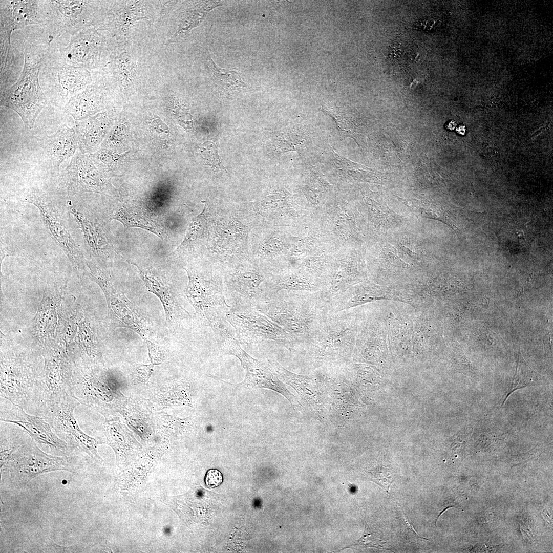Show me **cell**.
Returning a JSON list of instances; mask_svg holds the SVG:
<instances>
[{
    "label": "cell",
    "instance_id": "cell-4",
    "mask_svg": "<svg viewBox=\"0 0 553 553\" xmlns=\"http://www.w3.org/2000/svg\"><path fill=\"white\" fill-rule=\"evenodd\" d=\"M89 276L102 289L108 305L106 320L116 327L127 328L139 334L146 342L150 340V329L146 317L113 282L108 275L92 262L86 261Z\"/></svg>",
    "mask_w": 553,
    "mask_h": 553
},
{
    "label": "cell",
    "instance_id": "cell-32",
    "mask_svg": "<svg viewBox=\"0 0 553 553\" xmlns=\"http://www.w3.org/2000/svg\"><path fill=\"white\" fill-rule=\"evenodd\" d=\"M361 545L380 549L390 550L391 546L384 541L378 533L367 525L363 536L353 545Z\"/></svg>",
    "mask_w": 553,
    "mask_h": 553
},
{
    "label": "cell",
    "instance_id": "cell-36",
    "mask_svg": "<svg viewBox=\"0 0 553 553\" xmlns=\"http://www.w3.org/2000/svg\"><path fill=\"white\" fill-rule=\"evenodd\" d=\"M223 481L221 472L216 469H211L207 472L205 481L209 488H214L220 485Z\"/></svg>",
    "mask_w": 553,
    "mask_h": 553
},
{
    "label": "cell",
    "instance_id": "cell-13",
    "mask_svg": "<svg viewBox=\"0 0 553 553\" xmlns=\"http://www.w3.org/2000/svg\"><path fill=\"white\" fill-rule=\"evenodd\" d=\"M132 264L137 268L149 291L160 300L165 312L166 326L171 331L176 332L183 320L192 317L190 313L181 304L176 290L161 273L134 263Z\"/></svg>",
    "mask_w": 553,
    "mask_h": 553
},
{
    "label": "cell",
    "instance_id": "cell-7",
    "mask_svg": "<svg viewBox=\"0 0 553 553\" xmlns=\"http://www.w3.org/2000/svg\"><path fill=\"white\" fill-rule=\"evenodd\" d=\"M239 343L247 345L273 341L287 343L290 335L263 313L252 307H231L226 314Z\"/></svg>",
    "mask_w": 553,
    "mask_h": 553
},
{
    "label": "cell",
    "instance_id": "cell-17",
    "mask_svg": "<svg viewBox=\"0 0 553 553\" xmlns=\"http://www.w3.org/2000/svg\"><path fill=\"white\" fill-rule=\"evenodd\" d=\"M70 210L81 230L88 252L99 259L112 253L113 247L96 219L79 205L70 204Z\"/></svg>",
    "mask_w": 553,
    "mask_h": 553
},
{
    "label": "cell",
    "instance_id": "cell-15",
    "mask_svg": "<svg viewBox=\"0 0 553 553\" xmlns=\"http://www.w3.org/2000/svg\"><path fill=\"white\" fill-rule=\"evenodd\" d=\"M264 280L256 269L240 268L227 274L231 307H256L265 298L260 286Z\"/></svg>",
    "mask_w": 553,
    "mask_h": 553
},
{
    "label": "cell",
    "instance_id": "cell-25",
    "mask_svg": "<svg viewBox=\"0 0 553 553\" xmlns=\"http://www.w3.org/2000/svg\"><path fill=\"white\" fill-rule=\"evenodd\" d=\"M222 5L221 2H200L193 8L188 9L184 14L175 38L183 37L192 28L201 23L208 12Z\"/></svg>",
    "mask_w": 553,
    "mask_h": 553
},
{
    "label": "cell",
    "instance_id": "cell-12",
    "mask_svg": "<svg viewBox=\"0 0 553 553\" xmlns=\"http://www.w3.org/2000/svg\"><path fill=\"white\" fill-rule=\"evenodd\" d=\"M105 50L103 37L89 27L71 35L68 46L55 53L70 65L89 69L102 65Z\"/></svg>",
    "mask_w": 553,
    "mask_h": 553
},
{
    "label": "cell",
    "instance_id": "cell-37",
    "mask_svg": "<svg viewBox=\"0 0 553 553\" xmlns=\"http://www.w3.org/2000/svg\"><path fill=\"white\" fill-rule=\"evenodd\" d=\"M283 242L277 238H270L263 244L264 250L267 253H275L282 250Z\"/></svg>",
    "mask_w": 553,
    "mask_h": 553
},
{
    "label": "cell",
    "instance_id": "cell-24",
    "mask_svg": "<svg viewBox=\"0 0 553 553\" xmlns=\"http://www.w3.org/2000/svg\"><path fill=\"white\" fill-rule=\"evenodd\" d=\"M271 366L277 374L285 382L291 386L301 396L307 400L314 401L316 394L313 380L311 377L301 376L293 373L281 366L276 361H269Z\"/></svg>",
    "mask_w": 553,
    "mask_h": 553
},
{
    "label": "cell",
    "instance_id": "cell-1",
    "mask_svg": "<svg viewBox=\"0 0 553 553\" xmlns=\"http://www.w3.org/2000/svg\"><path fill=\"white\" fill-rule=\"evenodd\" d=\"M186 271L188 282L185 295L197 316L212 330L219 346L235 336V331L226 317L231 306L227 304L218 281L204 279L190 268Z\"/></svg>",
    "mask_w": 553,
    "mask_h": 553
},
{
    "label": "cell",
    "instance_id": "cell-18",
    "mask_svg": "<svg viewBox=\"0 0 553 553\" xmlns=\"http://www.w3.org/2000/svg\"><path fill=\"white\" fill-rule=\"evenodd\" d=\"M40 142L53 167L57 169L71 159L78 148L74 128L66 124L59 126L53 134L44 137Z\"/></svg>",
    "mask_w": 553,
    "mask_h": 553
},
{
    "label": "cell",
    "instance_id": "cell-28",
    "mask_svg": "<svg viewBox=\"0 0 553 553\" xmlns=\"http://www.w3.org/2000/svg\"><path fill=\"white\" fill-rule=\"evenodd\" d=\"M203 210L192 220L182 242L177 249L186 246L192 241L201 238L207 229V219L205 214L206 204Z\"/></svg>",
    "mask_w": 553,
    "mask_h": 553
},
{
    "label": "cell",
    "instance_id": "cell-39",
    "mask_svg": "<svg viewBox=\"0 0 553 553\" xmlns=\"http://www.w3.org/2000/svg\"><path fill=\"white\" fill-rule=\"evenodd\" d=\"M456 122L454 121H451L448 125V128L450 130H453L456 127Z\"/></svg>",
    "mask_w": 553,
    "mask_h": 553
},
{
    "label": "cell",
    "instance_id": "cell-33",
    "mask_svg": "<svg viewBox=\"0 0 553 553\" xmlns=\"http://www.w3.org/2000/svg\"><path fill=\"white\" fill-rule=\"evenodd\" d=\"M0 469L1 472L6 464L12 454L21 445L16 440H8L1 438Z\"/></svg>",
    "mask_w": 553,
    "mask_h": 553
},
{
    "label": "cell",
    "instance_id": "cell-2",
    "mask_svg": "<svg viewBox=\"0 0 553 553\" xmlns=\"http://www.w3.org/2000/svg\"><path fill=\"white\" fill-rule=\"evenodd\" d=\"M20 75L11 86L1 91V106L8 107L20 117L26 130L34 126L36 119L48 100L40 84L39 75L45 55H31L24 51Z\"/></svg>",
    "mask_w": 553,
    "mask_h": 553
},
{
    "label": "cell",
    "instance_id": "cell-8",
    "mask_svg": "<svg viewBox=\"0 0 553 553\" xmlns=\"http://www.w3.org/2000/svg\"><path fill=\"white\" fill-rule=\"evenodd\" d=\"M80 404L72 393H69L44 418L58 436L66 442L71 452L84 453L95 460L102 461L97 451L99 442L80 429L74 417V410Z\"/></svg>",
    "mask_w": 553,
    "mask_h": 553
},
{
    "label": "cell",
    "instance_id": "cell-3",
    "mask_svg": "<svg viewBox=\"0 0 553 553\" xmlns=\"http://www.w3.org/2000/svg\"><path fill=\"white\" fill-rule=\"evenodd\" d=\"M39 80L48 102L63 109L92 82L88 69L70 65L50 51L42 61Z\"/></svg>",
    "mask_w": 553,
    "mask_h": 553
},
{
    "label": "cell",
    "instance_id": "cell-21",
    "mask_svg": "<svg viewBox=\"0 0 553 553\" xmlns=\"http://www.w3.org/2000/svg\"><path fill=\"white\" fill-rule=\"evenodd\" d=\"M207 66L211 79L218 89L229 96L234 91L246 92L254 89L242 79L239 72L220 68L212 59L209 52L207 57Z\"/></svg>",
    "mask_w": 553,
    "mask_h": 553
},
{
    "label": "cell",
    "instance_id": "cell-35",
    "mask_svg": "<svg viewBox=\"0 0 553 553\" xmlns=\"http://www.w3.org/2000/svg\"><path fill=\"white\" fill-rule=\"evenodd\" d=\"M145 343L151 363L153 364H159L163 362L165 358V353L162 348L153 343L151 341Z\"/></svg>",
    "mask_w": 553,
    "mask_h": 553
},
{
    "label": "cell",
    "instance_id": "cell-27",
    "mask_svg": "<svg viewBox=\"0 0 553 553\" xmlns=\"http://www.w3.org/2000/svg\"><path fill=\"white\" fill-rule=\"evenodd\" d=\"M308 136L302 130L292 129L282 133L276 140V147L282 152L299 151L307 142Z\"/></svg>",
    "mask_w": 553,
    "mask_h": 553
},
{
    "label": "cell",
    "instance_id": "cell-38",
    "mask_svg": "<svg viewBox=\"0 0 553 553\" xmlns=\"http://www.w3.org/2000/svg\"><path fill=\"white\" fill-rule=\"evenodd\" d=\"M457 133L461 135H464L466 132L465 126L464 125H461L456 129Z\"/></svg>",
    "mask_w": 553,
    "mask_h": 553
},
{
    "label": "cell",
    "instance_id": "cell-29",
    "mask_svg": "<svg viewBox=\"0 0 553 553\" xmlns=\"http://www.w3.org/2000/svg\"><path fill=\"white\" fill-rule=\"evenodd\" d=\"M272 290L281 289L288 290H312L314 285L307 278L292 273L286 274L279 278L276 282Z\"/></svg>",
    "mask_w": 553,
    "mask_h": 553
},
{
    "label": "cell",
    "instance_id": "cell-31",
    "mask_svg": "<svg viewBox=\"0 0 553 553\" xmlns=\"http://www.w3.org/2000/svg\"><path fill=\"white\" fill-rule=\"evenodd\" d=\"M200 152L204 165L213 168L225 170L222 164L216 145L211 141L204 142L200 147Z\"/></svg>",
    "mask_w": 553,
    "mask_h": 553
},
{
    "label": "cell",
    "instance_id": "cell-19",
    "mask_svg": "<svg viewBox=\"0 0 553 553\" xmlns=\"http://www.w3.org/2000/svg\"><path fill=\"white\" fill-rule=\"evenodd\" d=\"M104 95L103 88L99 83H90L73 97L64 109L75 121L84 120L102 108Z\"/></svg>",
    "mask_w": 553,
    "mask_h": 553
},
{
    "label": "cell",
    "instance_id": "cell-10",
    "mask_svg": "<svg viewBox=\"0 0 553 553\" xmlns=\"http://www.w3.org/2000/svg\"><path fill=\"white\" fill-rule=\"evenodd\" d=\"M26 199L37 208L51 238L68 258L76 272L80 273L84 268L86 260L59 211L46 195L36 191H30Z\"/></svg>",
    "mask_w": 553,
    "mask_h": 553
},
{
    "label": "cell",
    "instance_id": "cell-20",
    "mask_svg": "<svg viewBox=\"0 0 553 553\" xmlns=\"http://www.w3.org/2000/svg\"><path fill=\"white\" fill-rule=\"evenodd\" d=\"M109 118L106 113L81 121H75L73 127L79 150L83 154L92 151L101 141Z\"/></svg>",
    "mask_w": 553,
    "mask_h": 553
},
{
    "label": "cell",
    "instance_id": "cell-14",
    "mask_svg": "<svg viewBox=\"0 0 553 553\" xmlns=\"http://www.w3.org/2000/svg\"><path fill=\"white\" fill-rule=\"evenodd\" d=\"M60 180L70 196L85 192L106 194L110 184L96 171L88 157L77 151L62 171Z\"/></svg>",
    "mask_w": 553,
    "mask_h": 553
},
{
    "label": "cell",
    "instance_id": "cell-9",
    "mask_svg": "<svg viewBox=\"0 0 553 553\" xmlns=\"http://www.w3.org/2000/svg\"><path fill=\"white\" fill-rule=\"evenodd\" d=\"M219 347L225 353L238 358L245 370V375L242 382L236 385L228 384L242 390L268 389L282 395L292 406L300 405L296 397L287 389L272 370L243 350L236 336L226 340Z\"/></svg>",
    "mask_w": 553,
    "mask_h": 553
},
{
    "label": "cell",
    "instance_id": "cell-34",
    "mask_svg": "<svg viewBox=\"0 0 553 553\" xmlns=\"http://www.w3.org/2000/svg\"><path fill=\"white\" fill-rule=\"evenodd\" d=\"M286 195L283 192H278L266 197L261 202V205L265 209L276 208L285 203Z\"/></svg>",
    "mask_w": 553,
    "mask_h": 553
},
{
    "label": "cell",
    "instance_id": "cell-26",
    "mask_svg": "<svg viewBox=\"0 0 553 553\" xmlns=\"http://www.w3.org/2000/svg\"><path fill=\"white\" fill-rule=\"evenodd\" d=\"M332 161L333 165L339 172L353 178L365 180L375 175L370 168L346 159L334 150H332Z\"/></svg>",
    "mask_w": 553,
    "mask_h": 553
},
{
    "label": "cell",
    "instance_id": "cell-23",
    "mask_svg": "<svg viewBox=\"0 0 553 553\" xmlns=\"http://www.w3.org/2000/svg\"><path fill=\"white\" fill-rule=\"evenodd\" d=\"M111 219L120 222L126 228L140 227L160 236L154 223L145 212L141 210L123 206H117L112 214Z\"/></svg>",
    "mask_w": 553,
    "mask_h": 553
},
{
    "label": "cell",
    "instance_id": "cell-6",
    "mask_svg": "<svg viewBox=\"0 0 553 553\" xmlns=\"http://www.w3.org/2000/svg\"><path fill=\"white\" fill-rule=\"evenodd\" d=\"M4 468L8 470L11 480L18 486L27 485L44 473L57 471L74 472L71 457L47 454L33 440L22 443L12 454Z\"/></svg>",
    "mask_w": 553,
    "mask_h": 553
},
{
    "label": "cell",
    "instance_id": "cell-22",
    "mask_svg": "<svg viewBox=\"0 0 553 553\" xmlns=\"http://www.w3.org/2000/svg\"><path fill=\"white\" fill-rule=\"evenodd\" d=\"M11 34L1 26V91L13 84L20 75L18 72L14 49L11 44Z\"/></svg>",
    "mask_w": 553,
    "mask_h": 553
},
{
    "label": "cell",
    "instance_id": "cell-16",
    "mask_svg": "<svg viewBox=\"0 0 553 553\" xmlns=\"http://www.w3.org/2000/svg\"><path fill=\"white\" fill-rule=\"evenodd\" d=\"M0 26L12 33L31 25L43 26L42 1L7 0L0 1Z\"/></svg>",
    "mask_w": 553,
    "mask_h": 553
},
{
    "label": "cell",
    "instance_id": "cell-30",
    "mask_svg": "<svg viewBox=\"0 0 553 553\" xmlns=\"http://www.w3.org/2000/svg\"><path fill=\"white\" fill-rule=\"evenodd\" d=\"M365 473L366 478L380 486L388 493L391 485L395 481L396 477L394 472L382 466L377 467Z\"/></svg>",
    "mask_w": 553,
    "mask_h": 553
},
{
    "label": "cell",
    "instance_id": "cell-11",
    "mask_svg": "<svg viewBox=\"0 0 553 553\" xmlns=\"http://www.w3.org/2000/svg\"><path fill=\"white\" fill-rule=\"evenodd\" d=\"M1 421L19 426L34 442L48 446L53 454L68 456L71 452L66 442L58 436L44 417L30 414L20 406L12 404L10 409L1 411Z\"/></svg>",
    "mask_w": 553,
    "mask_h": 553
},
{
    "label": "cell",
    "instance_id": "cell-5",
    "mask_svg": "<svg viewBox=\"0 0 553 553\" xmlns=\"http://www.w3.org/2000/svg\"><path fill=\"white\" fill-rule=\"evenodd\" d=\"M96 1L73 0L42 1L44 26L49 41L61 35L71 36L94 25L98 7Z\"/></svg>",
    "mask_w": 553,
    "mask_h": 553
}]
</instances>
